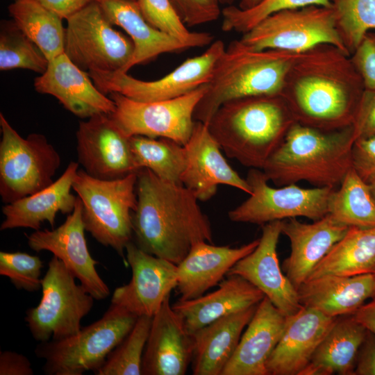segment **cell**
Returning <instances> with one entry per match:
<instances>
[{
    "instance_id": "obj_1",
    "label": "cell",
    "mask_w": 375,
    "mask_h": 375,
    "mask_svg": "<svg viewBox=\"0 0 375 375\" xmlns=\"http://www.w3.org/2000/svg\"><path fill=\"white\" fill-rule=\"evenodd\" d=\"M365 90L350 55L324 44L298 55L280 95L296 122L333 131L352 125Z\"/></svg>"
},
{
    "instance_id": "obj_36",
    "label": "cell",
    "mask_w": 375,
    "mask_h": 375,
    "mask_svg": "<svg viewBox=\"0 0 375 375\" xmlns=\"http://www.w3.org/2000/svg\"><path fill=\"white\" fill-rule=\"evenodd\" d=\"M337 32L351 55L375 29V0H330Z\"/></svg>"
},
{
    "instance_id": "obj_44",
    "label": "cell",
    "mask_w": 375,
    "mask_h": 375,
    "mask_svg": "<svg viewBox=\"0 0 375 375\" xmlns=\"http://www.w3.org/2000/svg\"><path fill=\"white\" fill-rule=\"evenodd\" d=\"M352 167L365 181L375 176V136L358 138L351 150Z\"/></svg>"
},
{
    "instance_id": "obj_16",
    "label": "cell",
    "mask_w": 375,
    "mask_h": 375,
    "mask_svg": "<svg viewBox=\"0 0 375 375\" xmlns=\"http://www.w3.org/2000/svg\"><path fill=\"white\" fill-rule=\"evenodd\" d=\"M131 281L117 288L111 303L131 313L153 317L177 285V265L149 254L130 242L125 249Z\"/></svg>"
},
{
    "instance_id": "obj_2",
    "label": "cell",
    "mask_w": 375,
    "mask_h": 375,
    "mask_svg": "<svg viewBox=\"0 0 375 375\" xmlns=\"http://www.w3.org/2000/svg\"><path fill=\"white\" fill-rule=\"evenodd\" d=\"M137 206L132 215L135 244L176 265L212 231L194 194L182 184L160 179L148 169L137 174Z\"/></svg>"
},
{
    "instance_id": "obj_15",
    "label": "cell",
    "mask_w": 375,
    "mask_h": 375,
    "mask_svg": "<svg viewBox=\"0 0 375 375\" xmlns=\"http://www.w3.org/2000/svg\"><path fill=\"white\" fill-rule=\"evenodd\" d=\"M79 122L76 133L78 164L90 176L113 180L138 173L128 137L110 114L94 115Z\"/></svg>"
},
{
    "instance_id": "obj_40",
    "label": "cell",
    "mask_w": 375,
    "mask_h": 375,
    "mask_svg": "<svg viewBox=\"0 0 375 375\" xmlns=\"http://www.w3.org/2000/svg\"><path fill=\"white\" fill-rule=\"evenodd\" d=\"M308 6L331 7V3L330 0H262L256 6L245 10L229 5L222 11V29L243 34L276 12Z\"/></svg>"
},
{
    "instance_id": "obj_17",
    "label": "cell",
    "mask_w": 375,
    "mask_h": 375,
    "mask_svg": "<svg viewBox=\"0 0 375 375\" xmlns=\"http://www.w3.org/2000/svg\"><path fill=\"white\" fill-rule=\"evenodd\" d=\"M82 208L81 201L77 196L74 209L64 223L56 228L40 229L27 235L28 245L36 252H51L95 300H103L109 296L110 290L96 269L98 262L89 252Z\"/></svg>"
},
{
    "instance_id": "obj_52",
    "label": "cell",
    "mask_w": 375,
    "mask_h": 375,
    "mask_svg": "<svg viewBox=\"0 0 375 375\" xmlns=\"http://www.w3.org/2000/svg\"><path fill=\"white\" fill-rule=\"evenodd\" d=\"M131 1H137V0H131Z\"/></svg>"
},
{
    "instance_id": "obj_5",
    "label": "cell",
    "mask_w": 375,
    "mask_h": 375,
    "mask_svg": "<svg viewBox=\"0 0 375 375\" xmlns=\"http://www.w3.org/2000/svg\"><path fill=\"white\" fill-rule=\"evenodd\" d=\"M299 53L253 50L231 42L215 63L194 119L208 124L224 103L244 97L280 94L286 74Z\"/></svg>"
},
{
    "instance_id": "obj_35",
    "label": "cell",
    "mask_w": 375,
    "mask_h": 375,
    "mask_svg": "<svg viewBox=\"0 0 375 375\" xmlns=\"http://www.w3.org/2000/svg\"><path fill=\"white\" fill-rule=\"evenodd\" d=\"M130 141L140 169H148L162 180L182 184L181 178L185 165L183 145L166 138L142 135L132 136Z\"/></svg>"
},
{
    "instance_id": "obj_12",
    "label": "cell",
    "mask_w": 375,
    "mask_h": 375,
    "mask_svg": "<svg viewBox=\"0 0 375 375\" xmlns=\"http://www.w3.org/2000/svg\"><path fill=\"white\" fill-rule=\"evenodd\" d=\"M246 180L251 193L228 212V218L234 222L262 226L298 217L317 221L328 214L329 198L334 190L328 187L303 188L296 184L273 188L263 171L256 168H250Z\"/></svg>"
},
{
    "instance_id": "obj_42",
    "label": "cell",
    "mask_w": 375,
    "mask_h": 375,
    "mask_svg": "<svg viewBox=\"0 0 375 375\" xmlns=\"http://www.w3.org/2000/svg\"><path fill=\"white\" fill-rule=\"evenodd\" d=\"M186 26L216 21L222 15L220 0H170Z\"/></svg>"
},
{
    "instance_id": "obj_10",
    "label": "cell",
    "mask_w": 375,
    "mask_h": 375,
    "mask_svg": "<svg viewBox=\"0 0 375 375\" xmlns=\"http://www.w3.org/2000/svg\"><path fill=\"white\" fill-rule=\"evenodd\" d=\"M238 41L253 50L300 53L331 44L349 55L337 32L331 7L308 6L276 12L243 33Z\"/></svg>"
},
{
    "instance_id": "obj_24",
    "label": "cell",
    "mask_w": 375,
    "mask_h": 375,
    "mask_svg": "<svg viewBox=\"0 0 375 375\" xmlns=\"http://www.w3.org/2000/svg\"><path fill=\"white\" fill-rule=\"evenodd\" d=\"M286 317L265 296L222 375H268L267 362L283 335Z\"/></svg>"
},
{
    "instance_id": "obj_25",
    "label": "cell",
    "mask_w": 375,
    "mask_h": 375,
    "mask_svg": "<svg viewBox=\"0 0 375 375\" xmlns=\"http://www.w3.org/2000/svg\"><path fill=\"white\" fill-rule=\"evenodd\" d=\"M259 239L240 247L216 246L201 242L194 244L177 265L176 289L179 300L199 297L218 285L231 267L250 253L258 245Z\"/></svg>"
},
{
    "instance_id": "obj_21",
    "label": "cell",
    "mask_w": 375,
    "mask_h": 375,
    "mask_svg": "<svg viewBox=\"0 0 375 375\" xmlns=\"http://www.w3.org/2000/svg\"><path fill=\"white\" fill-rule=\"evenodd\" d=\"M168 296L152 317L144 348L142 374L183 375L193 354V338Z\"/></svg>"
},
{
    "instance_id": "obj_32",
    "label": "cell",
    "mask_w": 375,
    "mask_h": 375,
    "mask_svg": "<svg viewBox=\"0 0 375 375\" xmlns=\"http://www.w3.org/2000/svg\"><path fill=\"white\" fill-rule=\"evenodd\" d=\"M371 273H375V226H351L312 269L307 280L327 274L352 276Z\"/></svg>"
},
{
    "instance_id": "obj_9",
    "label": "cell",
    "mask_w": 375,
    "mask_h": 375,
    "mask_svg": "<svg viewBox=\"0 0 375 375\" xmlns=\"http://www.w3.org/2000/svg\"><path fill=\"white\" fill-rule=\"evenodd\" d=\"M75 278L60 259L51 258L42 279L40 301L26 310L24 318L36 341L63 339L81 328V320L92 308L94 298Z\"/></svg>"
},
{
    "instance_id": "obj_4",
    "label": "cell",
    "mask_w": 375,
    "mask_h": 375,
    "mask_svg": "<svg viewBox=\"0 0 375 375\" xmlns=\"http://www.w3.org/2000/svg\"><path fill=\"white\" fill-rule=\"evenodd\" d=\"M353 126L324 131L295 122L262 170L277 186L306 181L338 188L352 167Z\"/></svg>"
},
{
    "instance_id": "obj_27",
    "label": "cell",
    "mask_w": 375,
    "mask_h": 375,
    "mask_svg": "<svg viewBox=\"0 0 375 375\" xmlns=\"http://www.w3.org/2000/svg\"><path fill=\"white\" fill-rule=\"evenodd\" d=\"M297 293L302 306L327 317L351 315L367 299L375 297V274L324 275L304 281L297 288Z\"/></svg>"
},
{
    "instance_id": "obj_53",
    "label": "cell",
    "mask_w": 375,
    "mask_h": 375,
    "mask_svg": "<svg viewBox=\"0 0 375 375\" xmlns=\"http://www.w3.org/2000/svg\"><path fill=\"white\" fill-rule=\"evenodd\" d=\"M374 274H375V273H374Z\"/></svg>"
},
{
    "instance_id": "obj_29",
    "label": "cell",
    "mask_w": 375,
    "mask_h": 375,
    "mask_svg": "<svg viewBox=\"0 0 375 375\" xmlns=\"http://www.w3.org/2000/svg\"><path fill=\"white\" fill-rule=\"evenodd\" d=\"M258 304L222 317L193 333L194 375H222Z\"/></svg>"
},
{
    "instance_id": "obj_45",
    "label": "cell",
    "mask_w": 375,
    "mask_h": 375,
    "mask_svg": "<svg viewBox=\"0 0 375 375\" xmlns=\"http://www.w3.org/2000/svg\"><path fill=\"white\" fill-rule=\"evenodd\" d=\"M355 140L375 136V89H365L352 124Z\"/></svg>"
},
{
    "instance_id": "obj_33",
    "label": "cell",
    "mask_w": 375,
    "mask_h": 375,
    "mask_svg": "<svg viewBox=\"0 0 375 375\" xmlns=\"http://www.w3.org/2000/svg\"><path fill=\"white\" fill-rule=\"evenodd\" d=\"M8 9L15 25L48 60L64 53L65 28L58 15L37 0H15Z\"/></svg>"
},
{
    "instance_id": "obj_34",
    "label": "cell",
    "mask_w": 375,
    "mask_h": 375,
    "mask_svg": "<svg viewBox=\"0 0 375 375\" xmlns=\"http://www.w3.org/2000/svg\"><path fill=\"white\" fill-rule=\"evenodd\" d=\"M328 214L349 227L375 226V202L368 183L351 167L328 201Z\"/></svg>"
},
{
    "instance_id": "obj_18",
    "label": "cell",
    "mask_w": 375,
    "mask_h": 375,
    "mask_svg": "<svg viewBox=\"0 0 375 375\" xmlns=\"http://www.w3.org/2000/svg\"><path fill=\"white\" fill-rule=\"evenodd\" d=\"M283 220L262 225L257 247L237 262L226 276L238 275L259 289L286 317L299 311L297 289L285 276L279 265L277 244L282 233Z\"/></svg>"
},
{
    "instance_id": "obj_48",
    "label": "cell",
    "mask_w": 375,
    "mask_h": 375,
    "mask_svg": "<svg viewBox=\"0 0 375 375\" xmlns=\"http://www.w3.org/2000/svg\"><path fill=\"white\" fill-rule=\"evenodd\" d=\"M61 19H67L88 4L99 0H37Z\"/></svg>"
},
{
    "instance_id": "obj_47",
    "label": "cell",
    "mask_w": 375,
    "mask_h": 375,
    "mask_svg": "<svg viewBox=\"0 0 375 375\" xmlns=\"http://www.w3.org/2000/svg\"><path fill=\"white\" fill-rule=\"evenodd\" d=\"M354 374L375 375V335L368 331L358 354Z\"/></svg>"
},
{
    "instance_id": "obj_46",
    "label": "cell",
    "mask_w": 375,
    "mask_h": 375,
    "mask_svg": "<svg viewBox=\"0 0 375 375\" xmlns=\"http://www.w3.org/2000/svg\"><path fill=\"white\" fill-rule=\"evenodd\" d=\"M33 369L28 358L11 351L0 352V375H33Z\"/></svg>"
},
{
    "instance_id": "obj_37",
    "label": "cell",
    "mask_w": 375,
    "mask_h": 375,
    "mask_svg": "<svg viewBox=\"0 0 375 375\" xmlns=\"http://www.w3.org/2000/svg\"><path fill=\"white\" fill-rule=\"evenodd\" d=\"M152 317H138L126 338L108 355L97 375L142 374V357L149 335Z\"/></svg>"
},
{
    "instance_id": "obj_50",
    "label": "cell",
    "mask_w": 375,
    "mask_h": 375,
    "mask_svg": "<svg viewBox=\"0 0 375 375\" xmlns=\"http://www.w3.org/2000/svg\"><path fill=\"white\" fill-rule=\"evenodd\" d=\"M222 4L231 5L235 0H220ZM262 0H239V7L241 9H249L257 4H258Z\"/></svg>"
},
{
    "instance_id": "obj_28",
    "label": "cell",
    "mask_w": 375,
    "mask_h": 375,
    "mask_svg": "<svg viewBox=\"0 0 375 375\" xmlns=\"http://www.w3.org/2000/svg\"><path fill=\"white\" fill-rule=\"evenodd\" d=\"M226 276L215 291L194 299H178L172 306L190 334L219 318L257 305L265 297L259 289L244 278Z\"/></svg>"
},
{
    "instance_id": "obj_3",
    "label": "cell",
    "mask_w": 375,
    "mask_h": 375,
    "mask_svg": "<svg viewBox=\"0 0 375 375\" xmlns=\"http://www.w3.org/2000/svg\"><path fill=\"white\" fill-rule=\"evenodd\" d=\"M295 122L280 94H264L224 103L207 125L228 158L262 169Z\"/></svg>"
},
{
    "instance_id": "obj_11",
    "label": "cell",
    "mask_w": 375,
    "mask_h": 375,
    "mask_svg": "<svg viewBox=\"0 0 375 375\" xmlns=\"http://www.w3.org/2000/svg\"><path fill=\"white\" fill-rule=\"evenodd\" d=\"M67 23L64 53L72 62L88 72H123L134 44L112 27L99 2L88 4Z\"/></svg>"
},
{
    "instance_id": "obj_41",
    "label": "cell",
    "mask_w": 375,
    "mask_h": 375,
    "mask_svg": "<svg viewBox=\"0 0 375 375\" xmlns=\"http://www.w3.org/2000/svg\"><path fill=\"white\" fill-rule=\"evenodd\" d=\"M44 265L37 256L25 252H0V274L7 276L17 290L35 292L42 288Z\"/></svg>"
},
{
    "instance_id": "obj_6",
    "label": "cell",
    "mask_w": 375,
    "mask_h": 375,
    "mask_svg": "<svg viewBox=\"0 0 375 375\" xmlns=\"http://www.w3.org/2000/svg\"><path fill=\"white\" fill-rule=\"evenodd\" d=\"M137 174L103 180L90 176L81 169L73 182L72 189L82 203L85 231L122 257L133 235L132 215L138 201Z\"/></svg>"
},
{
    "instance_id": "obj_26",
    "label": "cell",
    "mask_w": 375,
    "mask_h": 375,
    "mask_svg": "<svg viewBox=\"0 0 375 375\" xmlns=\"http://www.w3.org/2000/svg\"><path fill=\"white\" fill-rule=\"evenodd\" d=\"M78 170V162H71L63 174L40 191L2 207L4 220L1 231L17 228L40 230L47 222L54 228L58 212L70 214L74 209L76 198L72 193L73 182Z\"/></svg>"
},
{
    "instance_id": "obj_22",
    "label": "cell",
    "mask_w": 375,
    "mask_h": 375,
    "mask_svg": "<svg viewBox=\"0 0 375 375\" xmlns=\"http://www.w3.org/2000/svg\"><path fill=\"white\" fill-rule=\"evenodd\" d=\"M336 318L305 306L287 317L283 335L267 362L268 375H299Z\"/></svg>"
},
{
    "instance_id": "obj_7",
    "label": "cell",
    "mask_w": 375,
    "mask_h": 375,
    "mask_svg": "<svg viewBox=\"0 0 375 375\" xmlns=\"http://www.w3.org/2000/svg\"><path fill=\"white\" fill-rule=\"evenodd\" d=\"M138 317L111 303L103 315L69 337L40 342L36 356L44 360L47 375H82L97 371L126 338Z\"/></svg>"
},
{
    "instance_id": "obj_51",
    "label": "cell",
    "mask_w": 375,
    "mask_h": 375,
    "mask_svg": "<svg viewBox=\"0 0 375 375\" xmlns=\"http://www.w3.org/2000/svg\"><path fill=\"white\" fill-rule=\"evenodd\" d=\"M367 183L369 185V189H370V191H371V194H372V197L374 199V201L375 202V176L369 178L367 181Z\"/></svg>"
},
{
    "instance_id": "obj_23",
    "label": "cell",
    "mask_w": 375,
    "mask_h": 375,
    "mask_svg": "<svg viewBox=\"0 0 375 375\" xmlns=\"http://www.w3.org/2000/svg\"><path fill=\"white\" fill-rule=\"evenodd\" d=\"M348 228L328 214L310 224L301 222L297 218L283 220L282 233L290 240L291 252L282 267L297 290Z\"/></svg>"
},
{
    "instance_id": "obj_8",
    "label": "cell",
    "mask_w": 375,
    "mask_h": 375,
    "mask_svg": "<svg viewBox=\"0 0 375 375\" xmlns=\"http://www.w3.org/2000/svg\"><path fill=\"white\" fill-rule=\"evenodd\" d=\"M0 196L10 203L51 184L61 159L42 134L22 137L0 113Z\"/></svg>"
},
{
    "instance_id": "obj_39",
    "label": "cell",
    "mask_w": 375,
    "mask_h": 375,
    "mask_svg": "<svg viewBox=\"0 0 375 375\" xmlns=\"http://www.w3.org/2000/svg\"><path fill=\"white\" fill-rule=\"evenodd\" d=\"M146 21L155 28L167 33L191 48L210 45L213 36L207 32H191L175 10L170 0H137Z\"/></svg>"
},
{
    "instance_id": "obj_13",
    "label": "cell",
    "mask_w": 375,
    "mask_h": 375,
    "mask_svg": "<svg viewBox=\"0 0 375 375\" xmlns=\"http://www.w3.org/2000/svg\"><path fill=\"white\" fill-rule=\"evenodd\" d=\"M226 47L220 40L212 42L201 55L190 58L169 74L154 81H142L120 72H88L103 94L117 92L142 102L175 99L206 85Z\"/></svg>"
},
{
    "instance_id": "obj_31",
    "label": "cell",
    "mask_w": 375,
    "mask_h": 375,
    "mask_svg": "<svg viewBox=\"0 0 375 375\" xmlns=\"http://www.w3.org/2000/svg\"><path fill=\"white\" fill-rule=\"evenodd\" d=\"M367 333V330L352 315L337 317L299 375L354 374Z\"/></svg>"
},
{
    "instance_id": "obj_20",
    "label": "cell",
    "mask_w": 375,
    "mask_h": 375,
    "mask_svg": "<svg viewBox=\"0 0 375 375\" xmlns=\"http://www.w3.org/2000/svg\"><path fill=\"white\" fill-rule=\"evenodd\" d=\"M34 86L38 92L53 96L65 109L82 119L100 113L110 115L115 110L114 101L65 53L49 60L46 71L35 78Z\"/></svg>"
},
{
    "instance_id": "obj_43",
    "label": "cell",
    "mask_w": 375,
    "mask_h": 375,
    "mask_svg": "<svg viewBox=\"0 0 375 375\" xmlns=\"http://www.w3.org/2000/svg\"><path fill=\"white\" fill-rule=\"evenodd\" d=\"M350 58L365 89H375V32L369 31L364 35Z\"/></svg>"
},
{
    "instance_id": "obj_49",
    "label": "cell",
    "mask_w": 375,
    "mask_h": 375,
    "mask_svg": "<svg viewBox=\"0 0 375 375\" xmlns=\"http://www.w3.org/2000/svg\"><path fill=\"white\" fill-rule=\"evenodd\" d=\"M352 315L368 331L375 335V297L369 303L363 304Z\"/></svg>"
},
{
    "instance_id": "obj_30",
    "label": "cell",
    "mask_w": 375,
    "mask_h": 375,
    "mask_svg": "<svg viewBox=\"0 0 375 375\" xmlns=\"http://www.w3.org/2000/svg\"><path fill=\"white\" fill-rule=\"evenodd\" d=\"M104 13L112 25L123 28L134 44V52L122 72L144 64L158 56L181 52L191 47L186 43L150 25L142 15L136 1L131 0H99Z\"/></svg>"
},
{
    "instance_id": "obj_14",
    "label": "cell",
    "mask_w": 375,
    "mask_h": 375,
    "mask_svg": "<svg viewBox=\"0 0 375 375\" xmlns=\"http://www.w3.org/2000/svg\"><path fill=\"white\" fill-rule=\"evenodd\" d=\"M206 90L205 85L175 99L151 102L111 92L115 110L110 116L128 137L166 138L185 145L195 124V108Z\"/></svg>"
},
{
    "instance_id": "obj_19",
    "label": "cell",
    "mask_w": 375,
    "mask_h": 375,
    "mask_svg": "<svg viewBox=\"0 0 375 375\" xmlns=\"http://www.w3.org/2000/svg\"><path fill=\"white\" fill-rule=\"evenodd\" d=\"M184 146L185 165L181 183L199 201L210 199L219 185H228L250 194L251 188L228 163L208 125L195 121L192 135Z\"/></svg>"
},
{
    "instance_id": "obj_38",
    "label": "cell",
    "mask_w": 375,
    "mask_h": 375,
    "mask_svg": "<svg viewBox=\"0 0 375 375\" xmlns=\"http://www.w3.org/2000/svg\"><path fill=\"white\" fill-rule=\"evenodd\" d=\"M49 60L38 47L14 23L1 24L0 69H25L43 74Z\"/></svg>"
}]
</instances>
